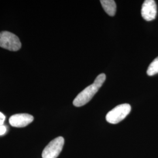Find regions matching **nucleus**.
I'll return each mask as SVG.
<instances>
[{
	"instance_id": "1",
	"label": "nucleus",
	"mask_w": 158,
	"mask_h": 158,
	"mask_svg": "<svg viewBox=\"0 0 158 158\" xmlns=\"http://www.w3.org/2000/svg\"><path fill=\"white\" fill-rule=\"evenodd\" d=\"M106 79V76L104 73L99 74L95 79L92 85L87 86L82 91H81L74 98L73 102L76 107H81L88 103L91 98L96 94V93L104 84Z\"/></svg>"
},
{
	"instance_id": "2",
	"label": "nucleus",
	"mask_w": 158,
	"mask_h": 158,
	"mask_svg": "<svg viewBox=\"0 0 158 158\" xmlns=\"http://www.w3.org/2000/svg\"><path fill=\"white\" fill-rule=\"evenodd\" d=\"M131 107L128 104H123L116 106L106 115V120L108 123L116 124L122 121L130 114Z\"/></svg>"
},
{
	"instance_id": "3",
	"label": "nucleus",
	"mask_w": 158,
	"mask_h": 158,
	"mask_svg": "<svg viewBox=\"0 0 158 158\" xmlns=\"http://www.w3.org/2000/svg\"><path fill=\"white\" fill-rule=\"evenodd\" d=\"M0 47L11 51H17L21 48V43L15 34L8 31L0 32Z\"/></svg>"
},
{
	"instance_id": "4",
	"label": "nucleus",
	"mask_w": 158,
	"mask_h": 158,
	"mask_svg": "<svg viewBox=\"0 0 158 158\" xmlns=\"http://www.w3.org/2000/svg\"><path fill=\"white\" fill-rule=\"evenodd\" d=\"M64 139L59 136L49 143L44 149L42 156L43 158H57L62 151Z\"/></svg>"
},
{
	"instance_id": "5",
	"label": "nucleus",
	"mask_w": 158,
	"mask_h": 158,
	"mask_svg": "<svg viewBox=\"0 0 158 158\" xmlns=\"http://www.w3.org/2000/svg\"><path fill=\"white\" fill-rule=\"evenodd\" d=\"M157 14V6L154 0H146L142 6V18L147 21L154 20Z\"/></svg>"
},
{
	"instance_id": "6",
	"label": "nucleus",
	"mask_w": 158,
	"mask_h": 158,
	"mask_svg": "<svg viewBox=\"0 0 158 158\" xmlns=\"http://www.w3.org/2000/svg\"><path fill=\"white\" fill-rule=\"evenodd\" d=\"M34 121V117L28 114H17L12 115L9 119V123L14 127H25Z\"/></svg>"
},
{
	"instance_id": "7",
	"label": "nucleus",
	"mask_w": 158,
	"mask_h": 158,
	"mask_svg": "<svg viewBox=\"0 0 158 158\" xmlns=\"http://www.w3.org/2000/svg\"><path fill=\"white\" fill-rule=\"evenodd\" d=\"M100 2L104 11L108 15L114 17L117 10V6L114 0H101Z\"/></svg>"
},
{
	"instance_id": "8",
	"label": "nucleus",
	"mask_w": 158,
	"mask_h": 158,
	"mask_svg": "<svg viewBox=\"0 0 158 158\" xmlns=\"http://www.w3.org/2000/svg\"><path fill=\"white\" fill-rule=\"evenodd\" d=\"M158 73V57L155 58L151 63L147 70V74L152 76Z\"/></svg>"
},
{
	"instance_id": "9",
	"label": "nucleus",
	"mask_w": 158,
	"mask_h": 158,
	"mask_svg": "<svg viewBox=\"0 0 158 158\" xmlns=\"http://www.w3.org/2000/svg\"><path fill=\"white\" fill-rule=\"evenodd\" d=\"M6 119L5 115L2 113L0 112V125H2Z\"/></svg>"
},
{
	"instance_id": "10",
	"label": "nucleus",
	"mask_w": 158,
	"mask_h": 158,
	"mask_svg": "<svg viewBox=\"0 0 158 158\" xmlns=\"http://www.w3.org/2000/svg\"><path fill=\"white\" fill-rule=\"evenodd\" d=\"M6 127L4 125H0V135L4 134L6 132Z\"/></svg>"
}]
</instances>
